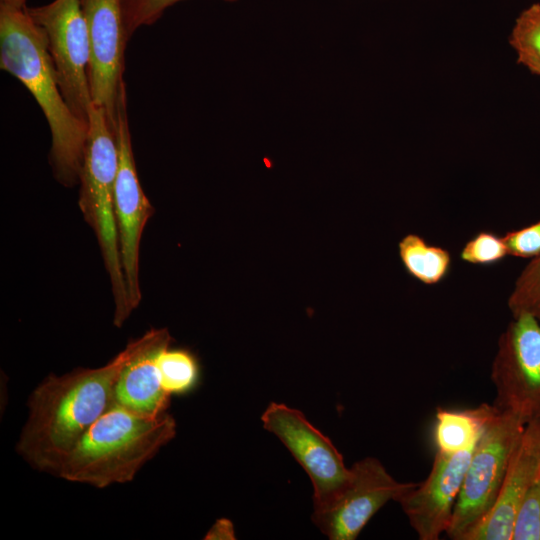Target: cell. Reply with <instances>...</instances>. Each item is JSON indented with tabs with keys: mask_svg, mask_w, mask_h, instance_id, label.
Instances as JSON below:
<instances>
[{
	"mask_svg": "<svg viewBox=\"0 0 540 540\" xmlns=\"http://www.w3.org/2000/svg\"><path fill=\"white\" fill-rule=\"evenodd\" d=\"M508 305L513 316L528 313L540 322V255L519 275Z\"/></svg>",
	"mask_w": 540,
	"mask_h": 540,
	"instance_id": "cell-19",
	"label": "cell"
},
{
	"mask_svg": "<svg viewBox=\"0 0 540 540\" xmlns=\"http://www.w3.org/2000/svg\"><path fill=\"white\" fill-rule=\"evenodd\" d=\"M179 1L182 0H121L123 23L128 40L138 28L155 23L167 8Z\"/></svg>",
	"mask_w": 540,
	"mask_h": 540,
	"instance_id": "cell-20",
	"label": "cell"
},
{
	"mask_svg": "<svg viewBox=\"0 0 540 540\" xmlns=\"http://www.w3.org/2000/svg\"><path fill=\"white\" fill-rule=\"evenodd\" d=\"M26 0H0V4L8 5L14 8H25Z\"/></svg>",
	"mask_w": 540,
	"mask_h": 540,
	"instance_id": "cell-25",
	"label": "cell"
},
{
	"mask_svg": "<svg viewBox=\"0 0 540 540\" xmlns=\"http://www.w3.org/2000/svg\"><path fill=\"white\" fill-rule=\"evenodd\" d=\"M41 27L61 93L72 112L88 124L92 98L88 77L89 39L80 0H54L25 7Z\"/></svg>",
	"mask_w": 540,
	"mask_h": 540,
	"instance_id": "cell-7",
	"label": "cell"
},
{
	"mask_svg": "<svg viewBox=\"0 0 540 540\" xmlns=\"http://www.w3.org/2000/svg\"><path fill=\"white\" fill-rule=\"evenodd\" d=\"M171 341L166 328H152L139 338L136 351L116 381L114 400L117 403L145 415L166 412L170 396L162 387L158 358Z\"/></svg>",
	"mask_w": 540,
	"mask_h": 540,
	"instance_id": "cell-14",
	"label": "cell"
},
{
	"mask_svg": "<svg viewBox=\"0 0 540 540\" xmlns=\"http://www.w3.org/2000/svg\"><path fill=\"white\" fill-rule=\"evenodd\" d=\"M537 74H538V75H540V71H539V72H537Z\"/></svg>",
	"mask_w": 540,
	"mask_h": 540,
	"instance_id": "cell-26",
	"label": "cell"
},
{
	"mask_svg": "<svg viewBox=\"0 0 540 540\" xmlns=\"http://www.w3.org/2000/svg\"><path fill=\"white\" fill-rule=\"evenodd\" d=\"M540 479V420L527 423L511 455L498 498L462 540H511L520 503Z\"/></svg>",
	"mask_w": 540,
	"mask_h": 540,
	"instance_id": "cell-13",
	"label": "cell"
},
{
	"mask_svg": "<svg viewBox=\"0 0 540 540\" xmlns=\"http://www.w3.org/2000/svg\"><path fill=\"white\" fill-rule=\"evenodd\" d=\"M498 413L499 410L488 403L467 409L438 407L432 433L436 452L453 454L474 447Z\"/></svg>",
	"mask_w": 540,
	"mask_h": 540,
	"instance_id": "cell-15",
	"label": "cell"
},
{
	"mask_svg": "<svg viewBox=\"0 0 540 540\" xmlns=\"http://www.w3.org/2000/svg\"><path fill=\"white\" fill-rule=\"evenodd\" d=\"M399 256L407 272L427 285L440 282L451 261L448 251L427 244L416 234H408L399 242Z\"/></svg>",
	"mask_w": 540,
	"mask_h": 540,
	"instance_id": "cell-16",
	"label": "cell"
},
{
	"mask_svg": "<svg viewBox=\"0 0 540 540\" xmlns=\"http://www.w3.org/2000/svg\"><path fill=\"white\" fill-rule=\"evenodd\" d=\"M509 255L529 258L540 255V221L528 227L508 232L502 237Z\"/></svg>",
	"mask_w": 540,
	"mask_h": 540,
	"instance_id": "cell-23",
	"label": "cell"
},
{
	"mask_svg": "<svg viewBox=\"0 0 540 540\" xmlns=\"http://www.w3.org/2000/svg\"><path fill=\"white\" fill-rule=\"evenodd\" d=\"M508 255V250L502 237L490 232H480L470 239L463 247L460 257L472 264H492Z\"/></svg>",
	"mask_w": 540,
	"mask_h": 540,
	"instance_id": "cell-22",
	"label": "cell"
},
{
	"mask_svg": "<svg viewBox=\"0 0 540 540\" xmlns=\"http://www.w3.org/2000/svg\"><path fill=\"white\" fill-rule=\"evenodd\" d=\"M525 425L518 417L501 412L487 424L468 464L446 532L449 538L462 540L492 509Z\"/></svg>",
	"mask_w": 540,
	"mask_h": 540,
	"instance_id": "cell-5",
	"label": "cell"
},
{
	"mask_svg": "<svg viewBox=\"0 0 540 540\" xmlns=\"http://www.w3.org/2000/svg\"><path fill=\"white\" fill-rule=\"evenodd\" d=\"M118 148L106 110L91 105L88 135L80 174L79 207L93 229L111 282L114 297L113 323L121 327L132 313L121 263L114 210Z\"/></svg>",
	"mask_w": 540,
	"mask_h": 540,
	"instance_id": "cell-4",
	"label": "cell"
},
{
	"mask_svg": "<svg viewBox=\"0 0 540 540\" xmlns=\"http://www.w3.org/2000/svg\"><path fill=\"white\" fill-rule=\"evenodd\" d=\"M0 68L17 78L42 109L51 132L50 164L66 187L79 183L88 124L66 103L41 27L19 9L0 4Z\"/></svg>",
	"mask_w": 540,
	"mask_h": 540,
	"instance_id": "cell-2",
	"label": "cell"
},
{
	"mask_svg": "<svg viewBox=\"0 0 540 540\" xmlns=\"http://www.w3.org/2000/svg\"><path fill=\"white\" fill-rule=\"evenodd\" d=\"M510 43L518 54V61L537 74L540 71V4H533L521 13Z\"/></svg>",
	"mask_w": 540,
	"mask_h": 540,
	"instance_id": "cell-18",
	"label": "cell"
},
{
	"mask_svg": "<svg viewBox=\"0 0 540 540\" xmlns=\"http://www.w3.org/2000/svg\"><path fill=\"white\" fill-rule=\"evenodd\" d=\"M511 540H540V479L523 497L515 515Z\"/></svg>",
	"mask_w": 540,
	"mask_h": 540,
	"instance_id": "cell-21",
	"label": "cell"
},
{
	"mask_svg": "<svg viewBox=\"0 0 540 540\" xmlns=\"http://www.w3.org/2000/svg\"><path fill=\"white\" fill-rule=\"evenodd\" d=\"M263 427L290 451L313 485L314 510L327 506L346 487L351 469L331 440L305 415L285 404L272 402L261 416Z\"/></svg>",
	"mask_w": 540,
	"mask_h": 540,
	"instance_id": "cell-8",
	"label": "cell"
},
{
	"mask_svg": "<svg viewBox=\"0 0 540 540\" xmlns=\"http://www.w3.org/2000/svg\"><path fill=\"white\" fill-rule=\"evenodd\" d=\"M118 170L115 181L114 210L118 229L121 263L132 311L141 301L139 253L142 233L154 213L139 182L127 117L126 87L122 90L115 122Z\"/></svg>",
	"mask_w": 540,
	"mask_h": 540,
	"instance_id": "cell-9",
	"label": "cell"
},
{
	"mask_svg": "<svg viewBox=\"0 0 540 540\" xmlns=\"http://www.w3.org/2000/svg\"><path fill=\"white\" fill-rule=\"evenodd\" d=\"M175 435V419L167 412L145 415L113 400L55 475L97 488L130 482Z\"/></svg>",
	"mask_w": 540,
	"mask_h": 540,
	"instance_id": "cell-3",
	"label": "cell"
},
{
	"mask_svg": "<svg viewBox=\"0 0 540 540\" xmlns=\"http://www.w3.org/2000/svg\"><path fill=\"white\" fill-rule=\"evenodd\" d=\"M491 380L499 412L525 424L540 420V322L532 315L513 316L501 334Z\"/></svg>",
	"mask_w": 540,
	"mask_h": 540,
	"instance_id": "cell-6",
	"label": "cell"
},
{
	"mask_svg": "<svg viewBox=\"0 0 540 540\" xmlns=\"http://www.w3.org/2000/svg\"><path fill=\"white\" fill-rule=\"evenodd\" d=\"M158 365L162 387L169 396L185 393L197 382V360L187 350L166 347L159 355Z\"/></svg>",
	"mask_w": 540,
	"mask_h": 540,
	"instance_id": "cell-17",
	"label": "cell"
},
{
	"mask_svg": "<svg viewBox=\"0 0 540 540\" xmlns=\"http://www.w3.org/2000/svg\"><path fill=\"white\" fill-rule=\"evenodd\" d=\"M205 539H235L234 528L231 521L228 519L217 520L206 534Z\"/></svg>",
	"mask_w": 540,
	"mask_h": 540,
	"instance_id": "cell-24",
	"label": "cell"
},
{
	"mask_svg": "<svg viewBox=\"0 0 540 540\" xmlns=\"http://www.w3.org/2000/svg\"><path fill=\"white\" fill-rule=\"evenodd\" d=\"M475 446L453 454L436 452L427 478L398 501L420 540L446 534Z\"/></svg>",
	"mask_w": 540,
	"mask_h": 540,
	"instance_id": "cell-12",
	"label": "cell"
},
{
	"mask_svg": "<svg viewBox=\"0 0 540 540\" xmlns=\"http://www.w3.org/2000/svg\"><path fill=\"white\" fill-rule=\"evenodd\" d=\"M351 478L337 497L314 510L312 520L331 540H354L387 502L396 501L418 483L399 482L374 457L352 465Z\"/></svg>",
	"mask_w": 540,
	"mask_h": 540,
	"instance_id": "cell-10",
	"label": "cell"
},
{
	"mask_svg": "<svg viewBox=\"0 0 540 540\" xmlns=\"http://www.w3.org/2000/svg\"><path fill=\"white\" fill-rule=\"evenodd\" d=\"M80 2L88 30V77L92 104L106 110L114 129L119 98L125 88L123 72L128 41L121 0Z\"/></svg>",
	"mask_w": 540,
	"mask_h": 540,
	"instance_id": "cell-11",
	"label": "cell"
},
{
	"mask_svg": "<svg viewBox=\"0 0 540 540\" xmlns=\"http://www.w3.org/2000/svg\"><path fill=\"white\" fill-rule=\"evenodd\" d=\"M139 345L129 342L107 364L48 375L31 393L16 451L37 470L56 474L84 434L109 408L123 367Z\"/></svg>",
	"mask_w": 540,
	"mask_h": 540,
	"instance_id": "cell-1",
	"label": "cell"
}]
</instances>
